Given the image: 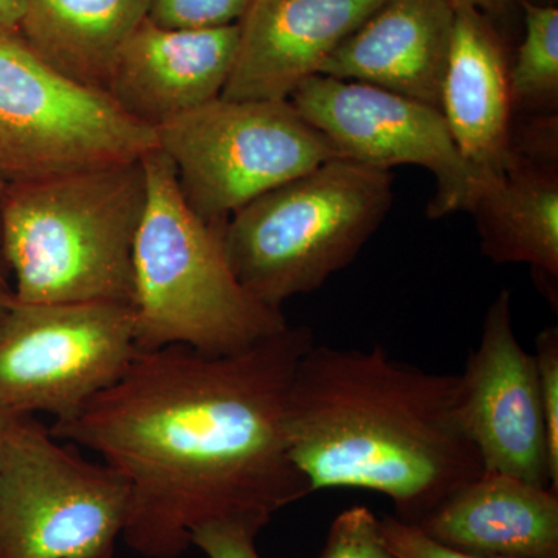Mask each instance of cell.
<instances>
[{
  "label": "cell",
  "instance_id": "obj_1",
  "mask_svg": "<svg viewBox=\"0 0 558 558\" xmlns=\"http://www.w3.org/2000/svg\"><path fill=\"white\" fill-rule=\"evenodd\" d=\"M307 326L236 352L185 347L138 352L112 387L51 435L97 453L131 492L123 542L146 558H178L211 523L260 529L312 494L292 461L288 405Z\"/></svg>",
  "mask_w": 558,
  "mask_h": 558
},
{
  "label": "cell",
  "instance_id": "obj_2",
  "mask_svg": "<svg viewBox=\"0 0 558 558\" xmlns=\"http://www.w3.org/2000/svg\"><path fill=\"white\" fill-rule=\"evenodd\" d=\"M457 374L388 354L314 343L290 388L288 440L312 494L363 488L417 524L484 472L457 416Z\"/></svg>",
  "mask_w": 558,
  "mask_h": 558
},
{
  "label": "cell",
  "instance_id": "obj_3",
  "mask_svg": "<svg viewBox=\"0 0 558 558\" xmlns=\"http://www.w3.org/2000/svg\"><path fill=\"white\" fill-rule=\"evenodd\" d=\"M143 160L11 183L0 255L25 304H131L132 255L146 207Z\"/></svg>",
  "mask_w": 558,
  "mask_h": 558
},
{
  "label": "cell",
  "instance_id": "obj_4",
  "mask_svg": "<svg viewBox=\"0 0 558 558\" xmlns=\"http://www.w3.org/2000/svg\"><path fill=\"white\" fill-rule=\"evenodd\" d=\"M142 160L148 196L132 255L130 304L138 351L236 354L288 329L282 311L255 299L233 274L223 226L191 209L171 160L159 149Z\"/></svg>",
  "mask_w": 558,
  "mask_h": 558
},
{
  "label": "cell",
  "instance_id": "obj_5",
  "mask_svg": "<svg viewBox=\"0 0 558 558\" xmlns=\"http://www.w3.org/2000/svg\"><path fill=\"white\" fill-rule=\"evenodd\" d=\"M392 186L391 172L341 157L282 183L223 226L231 270L275 310L322 289L380 229L395 201Z\"/></svg>",
  "mask_w": 558,
  "mask_h": 558
},
{
  "label": "cell",
  "instance_id": "obj_6",
  "mask_svg": "<svg viewBox=\"0 0 558 558\" xmlns=\"http://www.w3.org/2000/svg\"><path fill=\"white\" fill-rule=\"evenodd\" d=\"M130 505L119 472L35 417L14 418L0 457V558H112Z\"/></svg>",
  "mask_w": 558,
  "mask_h": 558
},
{
  "label": "cell",
  "instance_id": "obj_7",
  "mask_svg": "<svg viewBox=\"0 0 558 558\" xmlns=\"http://www.w3.org/2000/svg\"><path fill=\"white\" fill-rule=\"evenodd\" d=\"M183 199L213 226L337 153L292 102L216 100L157 128Z\"/></svg>",
  "mask_w": 558,
  "mask_h": 558
},
{
  "label": "cell",
  "instance_id": "obj_8",
  "mask_svg": "<svg viewBox=\"0 0 558 558\" xmlns=\"http://www.w3.org/2000/svg\"><path fill=\"white\" fill-rule=\"evenodd\" d=\"M154 149L156 130L132 120L108 92L58 72L20 35L0 33V179L130 163Z\"/></svg>",
  "mask_w": 558,
  "mask_h": 558
},
{
  "label": "cell",
  "instance_id": "obj_9",
  "mask_svg": "<svg viewBox=\"0 0 558 558\" xmlns=\"http://www.w3.org/2000/svg\"><path fill=\"white\" fill-rule=\"evenodd\" d=\"M138 352L128 304L11 300L0 317V407L17 416L72 417Z\"/></svg>",
  "mask_w": 558,
  "mask_h": 558
},
{
  "label": "cell",
  "instance_id": "obj_10",
  "mask_svg": "<svg viewBox=\"0 0 558 558\" xmlns=\"http://www.w3.org/2000/svg\"><path fill=\"white\" fill-rule=\"evenodd\" d=\"M289 101L341 159L379 170L414 165L432 172L436 193L428 204L429 218L469 211L475 171L462 157L439 108L326 75L304 81Z\"/></svg>",
  "mask_w": 558,
  "mask_h": 558
},
{
  "label": "cell",
  "instance_id": "obj_11",
  "mask_svg": "<svg viewBox=\"0 0 558 558\" xmlns=\"http://www.w3.org/2000/svg\"><path fill=\"white\" fill-rule=\"evenodd\" d=\"M457 416L484 472L558 492L550 465L534 354L521 347L509 290L488 306L478 347L457 374Z\"/></svg>",
  "mask_w": 558,
  "mask_h": 558
},
{
  "label": "cell",
  "instance_id": "obj_12",
  "mask_svg": "<svg viewBox=\"0 0 558 558\" xmlns=\"http://www.w3.org/2000/svg\"><path fill=\"white\" fill-rule=\"evenodd\" d=\"M388 0H253L227 100L286 101Z\"/></svg>",
  "mask_w": 558,
  "mask_h": 558
},
{
  "label": "cell",
  "instance_id": "obj_13",
  "mask_svg": "<svg viewBox=\"0 0 558 558\" xmlns=\"http://www.w3.org/2000/svg\"><path fill=\"white\" fill-rule=\"evenodd\" d=\"M238 43L240 22L182 31L146 20L113 62L106 92L132 120L157 130L222 95Z\"/></svg>",
  "mask_w": 558,
  "mask_h": 558
},
{
  "label": "cell",
  "instance_id": "obj_14",
  "mask_svg": "<svg viewBox=\"0 0 558 558\" xmlns=\"http://www.w3.org/2000/svg\"><path fill=\"white\" fill-rule=\"evenodd\" d=\"M454 17L449 0H388L330 54L318 75L371 84L439 108Z\"/></svg>",
  "mask_w": 558,
  "mask_h": 558
},
{
  "label": "cell",
  "instance_id": "obj_15",
  "mask_svg": "<svg viewBox=\"0 0 558 558\" xmlns=\"http://www.w3.org/2000/svg\"><path fill=\"white\" fill-rule=\"evenodd\" d=\"M414 526L473 556L558 558V492L508 473L483 472Z\"/></svg>",
  "mask_w": 558,
  "mask_h": 558
},
{
  "label": "cell",
  "instance_id": "obj_16",
  "mask_svg": "<svg viewBox=\"0 0 558 558\" xmlns=\"http://www.w3.org/2000/svg\"><path fill=\"white\" fill-rule=\"evenodd\" d=\"M454 13L439 109L478 186L509 159L513 128L509 65L487 16L468 7Z\"/></svg>",
  "mask_w": 558,
  "mask_h": 558
},
{
  "label": "cell",
  "instance_id": "obj_17",
  "mask_svg": "<svg viewBox=\"0 0 558 558\" xmlns=\"http://www.w3.org/2000/svg\"><path fill=\"white\" fill-rule=\"evenodd\" d=\"M469 211L475 216L481 250L497 264H527L549 281L558 278L557 156L510 146L497 174L476 186Z\"/></svg>",
  "mask_w": 558,
  "mask_h": 558
},
{
  "label": "cell",
  "instance_id": "obj_18",
  "mask_svg": "<svg viewBox=\"0 0 558 558\" xmlns=\"http://www.w3.org/2000/svg\"><path fill=\"white\" fill-rule=\"evenodd\" d=\"M153 0H25L20 36L51 68L106 92L124 44Z\"/></svg>",
  "mask_w": 558,
  "mask_h": 558
},
{
  "label": "cell",
  "instance_id": "obj_19",
  "mask_svg": "<svg viewBox=\"0 0 558 558\" xmlns=\"http://www.w3.org/2000/svg\"><path fill=\"white\" fill-rule=\"evenodd\" d=\"M521 5L526 33L509 69L512 108L529 117L557 116L558 10L531 0Z\"/></svg>",
  "mask_w": 558,
  "mask_h": 558
},
{
  "label": "cell",
  "instance_id": "obj_20",
  "mask_svg": "<svg viewBox=\"0 0 558 558\" xmlns=\"http://www.w3.org/2000/svg\"><path fill=\"white\" fill-rule=\"evenodd\" d=\"M253 0H153L148 20L163 28L201 31L238 24Z\"/></svg>",
  "mask_w": 558,
  "mask_h": 558
},
{
  "label": "cell",
  "instance_id": "obj_21",
  "mask_svg": "<svg viewBox=\"0 0 558 558\" xmlns=\"http://www.w3.org/2000/svg\"><path fill=\"white\" fill-rule=\"evenodd\" d=\"M319 558H398L385 546L380 520L366 506H352L333 520Z\"/></svg>",
  "mask_w": 558,
  "mask_h": 558
},
{
  "label": "cell",
  "instance_id": "obj_22",
  "mask_svg": "<svg viewBox=\"0 0 558 558\" xmlns=\"http://www.w3.org/2000/svg\"><path fill=\"white\" fill-rule=\"evenodd\" d=\"M539 400L548 436L550 465L558 478V328L548 326L535 339Z\"/></svg>",
  "mask_w": 558,
  "mask_h": 558
},
{
  "label": "cell",
  "instance_id": "obj_23",
  "mask_svg": "<svg viewBox=\"0 0 558 558\" xmlns=\"http://www.w3.org/2000/svg\"><path fill=\"white\" fill-rule=\"evenodd\" d=\"M380 535L385 546L398 558H492L449 548L429 538L414 524L403 523L396 517L380 520Z\"/></svg>",
  "mask_w": 558,
  "mask_h": 558
},
{
  "label": "cell",
  "instance_id": "obj_24",
  "mask_svg": "<svg viewBox=\"0 0 558 558\" xmlns=\"http://www.w3.org/2000/svg\"><path fill=\"white\" fill-rule=\"evenodd\" d=\"M258 534L242 524L211 523L194 531L191 545L208 558H260L255 545Z\"/></svg>",
  "mask_w": 558,
  "mask_h": 558
},
{
  "label": "cell",
  "instance_id": "obj_25",
  "mask_svg": "<svg viewBox=\"0 0 558 558\" xmlns=\"http://www.w3.org/2000/svg\"><path fill=\"white\" fill-rule=\"evenodd\" d=\"M25 0H0V33L20 35Z\"/></svg>",
  "mask_w": 558,
  "mask_h": 558
},
{
  "label": "cell",
  "instance_id": "obj_26",
  "mask_svg": "<svg viewBox=\"0 0 558 558\" xmlns=\"http://www.w3.org/2000/svg\"><path fill=\"white\" fill-rule=\"evenodd\" d=\"M449 2L453 9L468 7V9L480 11L484 16L490 17L505 13L512 0H449Z\"/></svg>",
  "mask_w": 558,
  "mask_h": 558
},
{
  "label": "cell",
  "instance_id": "obj_27",
  "mask_svg": "<svg viewBox=\"0 0 558 558\" xmlns=\"http://www.w3.org/2000/svg\"><path fill=\"white\" fill-rule=\"evenodd\" d=\"M16 417L17 414L10 413V411L0 407V457H2L3 446H5V439L7 435H9L11 424H13Z\"/></svg>",
  "mask_w": 558,
  "mask_h": 558
},
{
  "label": "cell",
  "instance_id": "obj_28",
  "mask_svg": "<svg viewBox=\"0 0 558 558\" xmlns=\"http://www.w3.org/2000/svg\"><path fill=\"white\" fill-rule=\"evenodd\" d=\"M11 300H13V293L9 292L5 282L0 281V317L9 310Z\"/></svg>",
  "mask_w": 558,
  "mask_h": 558
},
{
  "label": "cell",
  "instance_id": "obj_29",
  "mask_svg": "<svg viewBox=\"0 0 558 558\" xmlns=\"http://www.w3.org/2000/svg\"><path fill=\"white\" fill-rule=\"evenodd\" d=\"M0 183H2V179H0ZM3 196V190H2V185H0V197ZM2 202V201H0ZM0 281H3V275H2V255H0ZM5 282V281H3Z\"/></svg>",
  "mask_w": 558,
  "mask_h": 558
}]
</instances>
